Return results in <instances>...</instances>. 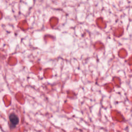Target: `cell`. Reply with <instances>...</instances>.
<instances>
[{
    "label": "cell",
    "mask_w": 132,
    "mask_h": 132,
    "mask_svg": "<svg viewBox=\"0 0 132 132\" xmlns=\"http://www.w3.org/2000/svg\"><path fill=\"white\" fill-rule=\"evenodd\" d=\"M9 122L10 124V127L11 128L15 127L19 123V118L14 113H12L10 114L9 117Z\"/></svg>",
    "instance_id": "obj_1"
}]
</instances>
